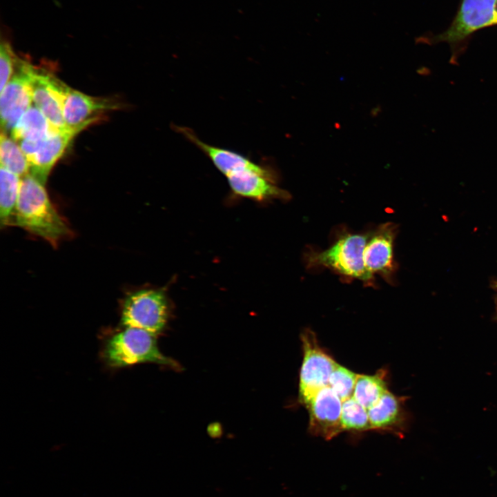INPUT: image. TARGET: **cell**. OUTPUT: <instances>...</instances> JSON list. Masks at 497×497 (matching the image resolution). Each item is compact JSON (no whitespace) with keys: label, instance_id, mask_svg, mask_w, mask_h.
Masks as SVG:
<instances>
[{"label":"cell","instance_id":"obj_19","mask_svg":"<svg viewBox=\"0 0 497 497\" xmlns=\"http://www.w3.org/2000/svg\"><path fill=\"white\" fill-rule=\"evenodd\" d=\"M0 164L20 177L30 173L29 162L19 144L3 131L0 137Z\"/></svg>","mask_w":497,"mask_h":497},{"label":"cell","instance_id":"obj_11","mask_svg":"<svg viewBox=\"0 0 497 497\" xmlns=\"http://www.w3.org/2000/svg\"><path fill=\"white\" fill-rule=\"evenodd\" d=\"M236 195L255 199L286 197L287 193L275 186L273 171L266 165L259 169H244L226 176Z\"/></svg>","mask_w":497,"mask_h":497},{"label":"cell","instance_id":"obj_22","mask_svg":"<svg viewBox=\"0 0 497 497\" xmlns=\"http://www.w3.org/2000/svg\"><path fill=\"white\" fill-rule=\"evenodd\" d=\"M18 57L11 45L6 40H1L0 46V92L12 79L16 68Z\"/></svg>","mask_w":497,"mask_h":497},{"label":"cell","instance_id":"obj_6","mask_svg":"<svg viewBox=\"0 0 497 497\" xmlns=\"http://www.w3.org/2000/svg\"><path fill=\"white\" fill-rule=\"evenodd\" d=\"M497 24V0H462L449 28L432 39L455 46L479 29Z\"/></svg>","mask_w":497,"mask_h":497},{"label":"cell","instance_id":"obj_23","mask_svg":"<svg viewBox=\"0 0 497 497\" xmlns=\"http://www.w3.org/2000/svg\"><path fill=\"white\" fill-rule=\"evenodd\" d=\"M494 289L497 294V282H495ZM496 320L497 321V295H496Z\"/></svg>","mask_w":497,"mask_h":497},{"label":"cell","instance_id":"obj_14","mask_svg":"<svg viewBox=\"0 0 497 497\" xmlns=\"http://www.w3.org/2000/svg\"><path fill=\"white\" fill-rule=\"evenodd\" d=\"M20 64L29 79L32 102L48 121L58 129L66 128L61 108L48 87L46 73L21 59Z\"/></svg>","mask_w":497,"mask_h":497},{"label":"cell","instance_id":"obj_5","mask_svg":"<svg viewBox=\"0 0 497 497\" xmlns=\"http://www.w3.org/2000/svg\"><path fill=\"white\" fill-rule=\"evenodd\" d=\"M167 304L162 292L144 289L130 294L125 300L121 311V324L154 335L160 333L167 320Z\"/></svg>","mask_w":497,"mask_h":497},{"label":"cell","instance_id":"obj_16","mask_svg":"<svg viewBox=\"0 0 497 497\" xmlns=\"http://www.w3.org/2000/svg\"><path fill=\"white\" fill-rule=\"evenodd\" d=\"M35 106H31L10 131L16 142L24 139L40 140L59 130Z\"/></svg>","mask_w":497,"mask_h":497},{"label":"cell","instance_id":"obj_1","mask_svg":"<svg viewBox=\"0 0 497 497\" xmlns=\"http://www.w3.org/2000/svg\"><path fill=\"white\" fill-rule=\"evenodd\" d=\"M13 223L55 246L70 230L54 207L44 184L30 173L21 177Z\"/></svg>","mask_w":497,"mask_h":497},{"label":"cell","instance_id":"obj_12","mask_svg":"<svg viewBox=\"0 0 497 497\" xmlns=\"http://www.w3.org/2000/svg\"><path fill=\"white\" fill-rule=\"evenodd\" d=\"M396 228L391 223L380 226L369 240L364 251V266L369 274L381 275L386 279L391 277L395 264L393 260V242Z\"/></svg>","mask_w":497,"mask_h":497},{"label":"cell","instance_id":"obj_7","mask_svg":"<svg viewBox=\"0 0 497 497\" xmlns=\"http://www.w3.org/2000/svg\"><path fill=\"white\" fill-rule=\"evenodd\" d=\"M305 405L309 410L311 433L331 439L342 431V402L329 386L318 391Z\"/></svg>","mask_w":497,"mask_h":497},{"label":"cell","instance_id":"obj_9","mask_svg":"<svg viewBox=\"0 0 497 497\" xmlns=\"http://www.w3.org/2000/svg\"><path fill=\"white\" fill-rule=\"evenodd\" d=\"M59 104L67 127H75L92 119L101 117L102 113L120 108L115 100L95 97L65 85L59 95Z\"/></svg>","mask_w":497,"mask_h":497},{"label":"cell","instance_id":"obj_20","mask_svg":"<svg viewBox=\"0 0 497 497\" xmlns=\"http://www.w3.org/2000/svg\"><path fill=\"white\" fill-rule=\"evenodd\" d=\"M340 420L342 431L371 429L368 410L353 396L342 402Z\"/></svg>","mask_w":497,"mask_h":497},{"label":"cell","instance_id":"obj_8","mask_svg":"<svg viewBox=\"0 0 497 497\" xmlns=\"http://www.w3.org/2000/svg\"><path fill=\"white\" fill-rule=\"evenodd\" d=\"M101 117L92 119L75 127H66L50 135L39 150L28 161L30 173L45 184L48 177L75 137L88 126L101 121Z\"/></svg>","mask_w":497,"mask_h":497},{"label":"cell","instance_id":"obj_4","mask_svg":"<svg viewBox=\"0 0 497 497\" xmlns=\"http://www.w3.org/2000/svg\"><path fill=\"white\" fill-rule=\"evenodd\" d=\"M303 360L300 373V398L306 405L321 389L329 386L330 376L338 363L319 345L310 329L301 335Z\"/></svg>","mask_w":497,"mask_h":497},{"label":"cell","instance_id":"obj_13","mask_svg":"<svg viewBox=\"0 0 497 497\" xmlns=\"http://www.w3.org/2000/svg\"><path fill=\"white\" fill-rule=\"evenodd\" d=\"M171 128L198 148L209 158L217 169L226 176L244 169H259L264 166L253 162L240 153L203 142L195 131L188 127L172 124Z\"/></svg>","mask_w":497,"mask_h":497},{"label":"cell","instance_id":"obj_17","mask_svg":"<svg viewBox=\"0 0 497 497\" xmlns=\"http://www.w3.org/2000/svg\"><path fill=\"white\" fill-rule=\"evenodd\" d=\"M21 179L19 175L0 168V220L2 226L13 222L19 199Z\"/></svg>","mask_w":497,"mask_h":497},{"label":"cell","instance_id":"obj_21","mask_svg":"<svg viewBox=\"0 0 497 497\" xmlns=\"http://www.w3.org/2000/svg\"><path fill=\"white\" fill-rule=\"evenodd\" d=\"M358 376L338 364L330 376L329 386L343 402L353 396Z\"/></svg>","mask_w":497,"mask_h":497},{"label":"cell","instance_id":"obj_10","mask_svg":"<svg viewBox=\"0 0 497 497\" xmlns=\"http://www.w3.org/2000/svg\"><path fill=\"white\" fill-rule=\"evenodd\" d=\"M17 72L0 92V115L2 131H11L32 106L31 88L27 75L17 59Z\"/></svg>","mask_w":497,"mask_h":497},{"label":"cell","instance_id":"obj_3","mask_svg":"<svg viewBox=\"0 0 497 497\" xmlns=\"http://www.w3.org/2000/svg\"><path fill=\"white\" fill-rule=\"evenodd\" d=\"M368 236L348 233L340 237L326 250L309 253L306 261L309 267L323 266L349 277L372 282L364 262V251Z\"/></svg>","mask_w":497,"mask_h":497},{"label":"cell","instance_id":"obj_2","mask_svg":"<svg viewBox=\"0 0 497 497\" xmlns=\"http://www.w3.org/2000/svg\"><path fill=\"white\" fill-rule=\"evenodd\" d=\"M104 357L108 365L124 367L142 362H155L171 367L177 364L158 349L155 335L135 327H126L106 342Z\"/></svg>","mask_w":497,"mask_h":497},{"label":"cell","instance_id":"obj_15","mask_svg":"<svg viewBox=\"0 0 497 497\" xmlns=\"http://www.w3.org/2000/svg\"><path fill=\"white\" fill-rule=\"evenodd\" d=\"M371 429L390 430L402 433L405 427L406 414L401 399L387 391L368 409Z\"/></svg>","mask_w":497,"mask_h":497},{"label":"cell","instance_id":"obj_18","mask_svg":"<svg viewBox=\"0 0 497 497\" xmlns=\"http://www.w3.org/2000/svg\"><path fill=\"white\" fill-rule=\"evenodd\" d=\"M388 391L382 371L376 374L358 376L353 397L367 410Z\"/></svg>","mask_w":497,"mask_h":497}]
</instances>
